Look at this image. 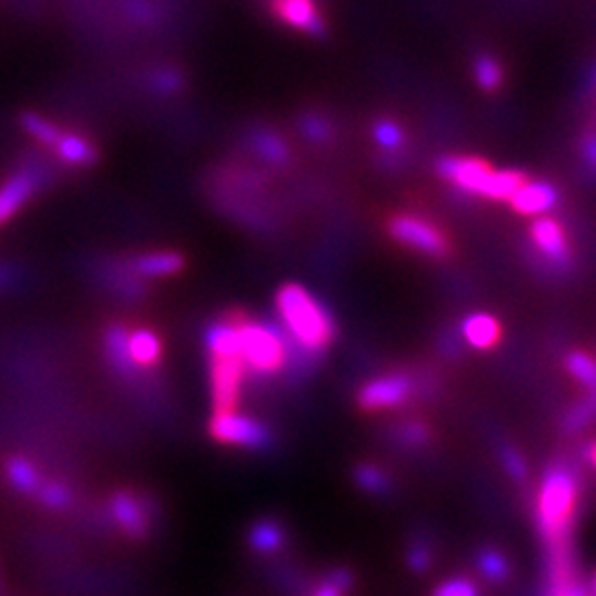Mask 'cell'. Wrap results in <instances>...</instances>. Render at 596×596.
I'll list each match as a JSON object with an SVG mask.
<instances>
[{
    "label": "cell",
    "mask_w": 596,
    "mask_h": 596,
    "mask_svg": "<svg viewBox=\"0 0 596 596\" xmlns=\"http://www.w3.org/2000/svg\"><path fill=\"white\" fill-rule=\"evenodd\" d=\"M475 572L491 585H504L513 577V561L495 544H484L475 550Z\"/></svg>",
    "instance_id": "cell-14"
},
{
    "label": "cell",
    "mask_w": 596,
    "mask_h": 596,
    "mask_svg": "<svg viewBox=\"0 0 596 596\" xmlns=\"http://www.w3.org/2000/svg\"><path fill=\"white\" fill-rule=\"evenodd\" d=\"M354 484L371 497H387L393 491V482L385 468L367 462L354 468Z\"/></svg>",
    "instance_id": "cell-22"
},
{
    "label": "cell",
    "mask_w": 596,
    "mask_h": 596,
    "mask_svg": "<svg viewBox=\"0 0 596 596\" xmlns=\"http://www.w3.org/2000/svg\"><path fill=\"white\" fill-rule=\"evenodd\" d=\"M462 336L475 349H491L502 338V325L491 314H471L464 318Z\"/></svg>",
    "instance_id": "cell-16"
},
{
    "label": "cell",
    "mask_w": 596,
    "mask_h": 596,
    "mask_svg": "<svg viewBox=\"0 0 596 596\" xmlns=\"http://www.w3.org/2000/svg\"><path fill=\"white\" fill-rule=\"evenodd\" d=\"M303 133L310 137L312 142H329L332 140V135H334V129H332V124H329L325 117H321V115H307L305 120H303Z\"/></svg>",
    "instance_id": "cell-37"
},
{
    "label": "cell",
    "mask_w": 596,
    "mask_h": 596,
    "mask_svg": "<svg viewBox=\"0 0 596 596\" xmlns=\"http://www.w3.org/2000/svg\"><path fill=\"white\" fill-rule=\"evenodd\" d=\"M111 517L120 530L133 539L146 537L148 526H151V517H148V510L140 497H135L129 491L115 493L111 497Z\"/></svg>",
    "instance_id": "cell-11"
},
{
    "label": "cell",
    "mask_w": 596,
    "mask_h": 596,
    "mask_svg": "<svg viewBox=\"0 0 596 596\" xmlns=\"http://www.w3.org/2000/svg\"><path fill=\"white\" fill-rule=\"evenodd\" d=\"M374 137H376V142L382 146V148H400L402 146V142H404V135H402V131H400V126L398 124H393V122H389V120H380V122H376V126H374Z\"/></svg>",
    "instance_id": "cell-38"
},
{
    "label": "cell",
    "mask_w": 596,
    "mask_h": 596,
    "mask_svg": "<svg viewBox=\"0 0 596 596\" xmlns=\"http://www.w3.org/2000/svg\"><path fill=\"white\" fill-rule=\"evenodd\" d=\"M56 151L60 159H65L67 164L73 166H91L98 162V151L87 140H82L78 135H62L56 144Z\"/></svg>",
    "instance_id": "cell-26"
},
{
    "label": "cell",
    "mask_w": 596,
    "mask_h": 596,
    "mask_svg": "<svg viewBox=\"0 0 596 596\" xmlns=\"http://www.w3.org/2000/svg\"><path fill=\"white\" fill-rule=\"evenodd\" d=\"M20 124H23V129L29 135H34L38 142L47 144V146H56L60 142V137H62L60 131H58V126H53L51 122L42 120V117L36 115V113H25L23 117H20Z\"/></svg>",
    "instance_id": "cell-30"
},
{
    "label": "cell",
    "mask_w": 596,
    "mask_h": 596,
    "mask_svg": "<svg viewBox=\"0 0 596 596\" xmlns=\"http://www.w3.org/2000/svg\"><path fill=\"white\" fill-rule=\"evenodd\" d=\"M475 78L482 89L493 91L499 87V84H502L504 71L493 56H480L475 60Z\"/></svg>",
    "instance_id": "cell-31"
},
{
    "label": "cell",
    "mask_w": 596,
    "mask_h": 596,
    "mask_svg": "<svg viewBox=\"0 0 596 596\" xmlns=\"http://www.w3.org/2000/svg\"><path fill=\"white\" fill-rule=\"evenodd\" d=\"M583 159H585V164H588V168L590 170H594L596 173V133H590V135H585V140H583Z\"/></svg>",
    "instance_id": "cell-40"
},
{
    "label": "cell",
    "mask_w": 596,
    "mask_h": 596,
    "mask_svg": "<svg viewBox=\"0 0 596 596\" xmlns=\"http://www.w3.org/2000/svg\"><path fill=\"white\" fill-rule=\"evenodd\" d=\"M389 234L402 246L429 254L435 259H442L451 252V243L446 239V234L433 221L411 215V212H402V215L393 217L389 221Z\"/></svg>",
    "instance_id": "cell-4"
},
{
    "label": "cell",
    "mask_w": 596,
    "mask_h": 596,
    "mask_svg": "<svg viewBox=\"0 0 596 596\" xmlns=\"http://www.w3.org/2000/svg\"><path fill=\"white\" fill-rule=\"evenodd\" d=\"M272 9L274 14L279 16V20L305 31V34H312V36L325 34L323 16L316 9L314 0H272Z\"/></svg>",
    "instance_id": "cell-13"
},
{
    "label": "cell",
    "mask_w": 596,
    "mask_h": 596,
    "mask_svg": "<svg viewBox=\"0 0 596 596\" xmlns=\"http://www.w3.org/2000/svg\"><path fill=\"white\" fill-rule=\"evenodd\" d=\"M212 404L217 411H237L246 363L241 356H212Z\"/></svg>",
    "instance_id": "cell-6"
},
{
    "label": "cell",
    "mask_w": 596,
    "mask_h": 596,
    "mask_svg": "<svg viewBox=\"0 0 596 596\" xmlns=\"http://www.w3.org/2000/svg\"><path fill=\"white\" fill-rule=\"evenodd\" d=\"M133 268L142 276H168L184 270V257L177 252L146 254V257L133 261Z\"/></svg>",
    "instance_id": "cell-23"
},
{
    "label": "cell",
    "mask_w": 596,
    "mask_h": 596,
    "mask_svg": "<svg viewBox=\"0 0 596 596\" xmlns=\"http://www.w3.org/2000/svg\"><path fill=\"white\" fill-rule=\"evenodd\" d=\"M583 457H585V462H588L590 466H594V468H596V440H594V442H590L588 446H585Z\"/></svg>",
    "instance_id": "cell-41"
},
{
    "label": "cell",
    "mask_w": 596,
    "mask_h": 596,
    "mask_svg": "<svg viewBox=\"0 0 596 596\" xmlns=\"http://www.w3.org/2000/svg\"><path fill=\"white\" fill-rule=\"evenodd\" d=\"M241 338V358L257 374H279L287 360L283 332L270 323L237 318Z\"/></svg>",
    "instance_id": "cell-3"
},
{
    "label": "cell",
    "mask_w": 596,
    "mask_h": 596,
    "mask_svg": "<svg viewBox=\"0 0 596 596\" xmlns=\"http://www.w3.org/2000/svg\"><path fill=\"white\" fill-rule=\"evenodd\" d=\"M252 148L257 151L265 162L270 164H283L287 159V146L279 135L270 131H259L252 135Z\"/></svg>",
    "instance_id": "cell-27"
},
{
    "label": "cell",
    "mask_w": 596,
    "mask_h": 596,
    "mask_svg": "<svg viewBox=\"0 0 596 596\" xmlns=\"http://www.w3.org/2000/svg\"><path fill=\"white\" fill-rule=\"evenodd\" d=\"M579 497L581 482L577 471L566 462L552 464L535 499V524L544 550L574 546Z\"/></svg>",
    "instance_id": "cell-1"
},
{
    "label": "cell",
    "mask_w": 596,
    "mask_h": 596,
    "mask_svg": "<svg viewBox=\"0 0 596 596\" xmlns=\"http://www.w3.org/2000/svg\"><path fill=\"white\" fill-rule=\"evenodd\" d=\"M179 84H182V78H179V73H175V71H162V73H157V78H155V87L164 93L177 91Z\"/></svg>",
    "instance_id": "cell-39"
},
{
    "label": "cell",
    "mask_w": 596,
    "mask_h": 596,
    "mask_svg": "<svg viewBox=\"0 0 596 596\" xmlns=\"http://www.w3.org/2000/svg\"><path fill=\"white\" fill-rule=\"evenodd\" d=\"M3 283H7V270L0 268V285H3Z\"/></svg>",
    "instance_id": "cell-42"
},
{
    "label": "cell",
    "mask_w": 596,
    "mask_h": 596,
    "mask_svg": "<svg viewBox=\"0 0 596 596\" xmlns=\"http://www.w3.org/2000/svg\"><path fill=\"white\" fill-rule=\"evenodd\" d=\"M210 435L221 444L263 451L272 444V431L259 420L237 411H217L210 420Z\"/></svg>",
    "instance_id": "cell-5"
},
{
    "label": "cell",
    "mask_w": 596,
    "mask_h": 596,
    "mask_svg": "<svg viewBox=\"0 0 596 596\" xmlns=\"http://www.w3.org/2000/svg\"><path fill=\"white\" fill-rule=\"evenodd\" d=\"M129 349L137 367H153L159 363V356H162V343H159V338L153 332H148V329L129 334Z\"/></svg>",
    "instance_id": "cell-24"
},
{
    "label": "cell",
    "mask_w": 596,
    "mask_h": 596,
    "mask_svg": "<svg viewBox=\"0 0 596 596\" xmlns=\"http://www.w3.org/2000/svg\"><path fill=\"white\" fill-rule=\"evenodd\" d=\"M499 457H502V466L510 480L517 484H524L528 480V464L524 460V455H521L515 446H508V444L502 446V453H499Z\"/></svg>",
    "instance_id": "cell-34"
},
{
    "label": "cell",
    "mask_w": 596,
    "mask_h": 596,
    "mask_svg": "<svg viewBox=\"0 0 596 596\" xmlns=\"http://www.w3.org/2000/svg\"><path fill=\"white\" fill-rule=\"evenodd\" d=\"M413 380L407 374H385L380 378L369 380L367 385L358 391L360 409L369 413L398 409L411 398Z\"/></svg>",
    "instance_id": "cell-7"
},
{
    "label": "cell",
    "mask_w": 596,
    "mask_h": 596,
    "mask_svg": "<svg viewBox=\"0 0 596 596\" xmlns=\"http://www.w3.org/2000/svg\"><path fill=\"white\" fill-rule=\"evenodd\" d=\"M276 310L287 336L310 354L323 351L336 336L334 316L303 285H283L276 294Z\"/></svg>",
    "instance_id": "cell-2"
},
{
    "label": "cell",
    "mask_w": 596,
    "mask_h": 596,
    "mask_svg": "<svg viewBox=\"0 0 596 596\" xmlns=\"http://www.w3.org/2000/svg\"><path fill=\"white\" fill-rule=\"evenodd\" d=\"M431 596H482V590L471 577H449L435 585Z\"/></svg>",
    "instance_id": "cell-32"
},
{
    "label": "cell",
    "mask_w": 596,
    "mask_h": 596,
    "mask_svg": "<svg viewBox=\"0 0 596 596\" xmlns=\"http://www.w3.org/2000/svg\"><path fill=\"white\" fill-rule=\"evenodd\" d=\"M435 563V541L427 532H415L407 544V568L422 577Z\"/></svg>",
    "instance_id": "cell-21"
},
{
    "label": "cell",
    "mask_w": 596,
    "mask_h": 596,
    "mask_svg": "<svg viewBox=\"0 0 596 596\" xmlns=\"http://www.w3.org/2000/svg\"><path fill=\"white\" fill-rule=\"evenodd\" d=\"M438 173L462 193L482 195V188L493 168L480 157H444L438 162Z\"/></svg>",
    "instance_id": "cell-8"
},
{
    "label": "cell",
    "mask_w": 596,
    "mask_h": 596,
    "mask_svg": "<svg viewBox=\"0 0 596 596\" xmlns=\"http://www.w3.org/2000/svg\"><path fill=\"white\" fill-rule=\"evenodd\" d=\"M566 367L570 376L581 382L583 387L596 389V358L585 354V351H572L566 358Z\"/></svg>",
    "instance_id": "cell-28"
},
{
    "label": "cell",
    "mask_w": 596,
    "mask_h": 596,
    "mask_svg": "<svg viewBox=\"0 0 596 596\" xmlns=\"http://www.w3.org/2000/svg\"><path fill=\"white\" fill-rule=\"evenodd\" d=\"M524 182L526 175L519 173V170H493L491 177L486 179L480 197L493 201H510V197L524 186Z\"/></svg>",
    "instance_id": "cell-20"
},
{
    "label": "cell",
    "mask_w": 596,
    "mask_h": 596,
    "mask_svg": "<svg viewBox=\"0 0 596 596\" xmlns=\"http://www.w3.org/2000/svg\"><path fill=\"white\" fill-rule=\"evenodd\" d=\"M36 177L29 173L14 175L9 182L0 188V226L12 219L16 212L27 204V199L34 195Z\"/></svg>",
    "instance_id": "cell-15"
},
{
    "label": "cell",
    "mask_w": 596,
    "mask_h": 596,
    "mask_svg": "<svg viewBox=\"0 0 596 596\" xmlns=\"http://www.w3.org/2000/svg\"><path fill=\"white\" fill-rule=\"evenodd\" d=\"M7 480L23 495H34L42 484L38 468L27 462L25 457H12V460L7 462Z\"/></svg>",
    "instance_id": "cell-25"
},
{
    "label": "cell",
    "mask_w": 596,
    "mask_h": 596,
    "mask_svg": "<svg viewBox=\"0 0 596 596\" xmlns=\"http://www.w3.org/2000/svg\"><path fill=\"white\" fill-rule=\"evenodd\" d=\"M594 420H596V389H592L590 398H585L579 407H574L570 411V415L566 418V429L574 433L583 427H588V424Z\"/></svg>",
    "instance_id": "cell-35"
},
{
    "label": "cell",
    "mask_w": 596,
    "mask_h": 596,
    "mask_svg": "<svg viewBox=\"0 0 596 596\" xmlns=\"http://www.w3.org/2000/svg\"><path fill=\"white\" fill-rule=\"evenodd\" d=\"M36 493L38 502L49 510H62L71 504V491L60 482H42Z\"/></svg>",
    "instance_id": "cell-33"
},
{
    "label": "cell",
    "mask_w": 596,
    "mask_h": 596,
    "mask_svg": "<svg viewBox=\"0 0 596 596\" xmlns=\"http://www.w3.org/2000/svg\"><path fill=\"white\" fill-rule=\"evenodd\" d=\"M539 596H592V588L585 583L583 577L563 581V583H552V585H541Z\"/></svg>",
    "instance_id": "cell-36"
},
{
    "label": "cell",
    "mask_w": 596,
    "mask_h": 596,
    "mask_svg": "<svg viewBox=\"0 0 596 596\" xmlns=\"http://www.w3.org/2000/svg\"><path fill=\"white\" fill-rule=\"evenodd\" d=\"M106 351H109V360L115 371H120L124 376L133 374L137 365L131 358L129 332H126L122 325H113L109 332H106Z\"/></svg>",
    "instance_id": "cell-19"
},
{
    "label": "cell",
    "mask_w": 596,
    "mask_h": 596,
    "mask_svg": "<svg viewBox=\"0 0 596 596\" xmlns=\"http://www.w3.org/2000/svg\"><path fill=\"white\" fill-rule=\"evenodd\" d=\"M592 596H596V574H594V579H592Z\"/></svg>",
    "instance_id": "cell-43"
},
{
    "label": "cell",
    "mask_w": 596,
    "mask_h": 596,
    "mask_svg": "<svg viewBox=\"0 0 596 596\" xmlns=\"http://www.w3.org/2000/svg\"><path fill=\"white\" fill-rule=\"evenodd\" d=\"M557 190L548 182H524L517 193L510 197V206L517 215L524 217H541L557 206Z\"/></svg>",
    "instance_id": "cell-12"
},
{
    "label": "cell",
    "mask_w": 596,
    "mask_h": 596,
    "mask_svg": "<svg viewBox=\"0 0 596 596\" xmlns=\"http://www.w3.org/2000/svg\"><path fill=\"white\" fill-rule=\"evenodd\" d=\"M206 345L210 356H241V338L237 318H228V321H219L208 329Z\"/></svg>",
    "instance_id": "cell-18"
},
{
    "label": "cell",
    "mask_w": 596,
    "mask_h": 596,
    "mask_svg": "<svg viewBox=\"0 0 596 596\" xmlns=\"http://www.w3.org/2000/svg\"><path fill=\"white\" fill-rule=\"evenodd\" d=\"M530 239L535 248L544 254L552 265H566L570 261V246L566 230L552 217H539L532 221Z\"/></svg>",
    "instance_id": "cell-10"
},
{
    "label": "cell",
    "mask_w": 596,
    "mask_h": 596,
    "mask_svg": "<svg viewBox=\"0 0 596 596\" xmlns=\"http://www.w3.org/2000/svg\"><path fill=\"white\" fill-rule=\"evenodd\" d=\"M356 588V574L347 566H334L310 583L305 596H351Z\"/></svg>",
    "instance_id": "cell-17"
},
{
    "label": "cell",
    "mask_w": 596,
    "mask_h": 596,
    "mask_svg": "<svg viewBox=\"0 0 596 596\" xmlns=\"http://www.w3.org/2000/svg\"><path fill=\"white\" fill-rule=\"evenodd\" d=\"M292 546V532L279 517H259L248 528V548L259 557H283Z\"/></svg>",
    "instance_id": "cell-9"
},
{
    "label": "cell",
    "mask_w": 596,
    "mask_h": 596,
    "mask_svg": "<svg viewBox=\"0 0 596 596\" xmlns=\"http://www.w3.org/2000/svg\"><path fill=\"white\" fill-rule=\"evenodd\" d=\"M393 440L404 449H420L431 440V429L420 420H409L393 431Z\"/></svg>",
    "instance_id": "cell-29"
}]
</instances>
